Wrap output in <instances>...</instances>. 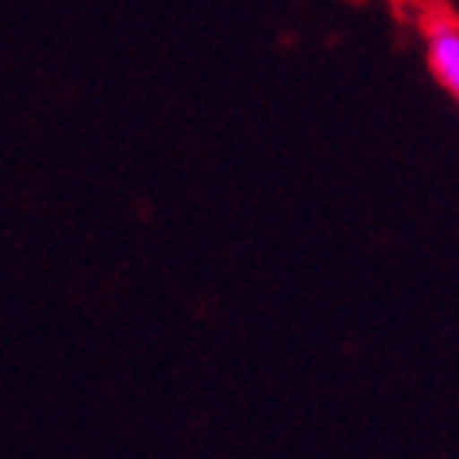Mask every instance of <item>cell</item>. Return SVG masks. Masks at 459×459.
<instances>
[{
  "instance_id": "cell-1",
  "label": "cell",
  "mask_w": 459,
  "mask_h": 459,
  "mask_svg": "<svg viewBox=\"0 0 459 459\" xmlns=\"http://www.w3.org/2000/svg\"><path fill=\"white\" fill-rule=\"evenodd\" d=\"M423 47L433 77L446 87L449 97L459 104V23L443 17V13H433L426 21Z\"/></svg>"
}]
</instances>
